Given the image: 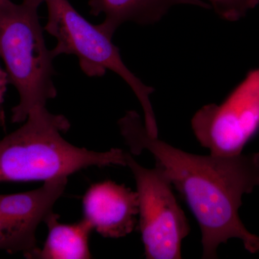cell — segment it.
<instances>
[{"mask_svg":"<svg viewBox=\"0 0 259 259\" xmlns=\"http://www.w3.org/2000/svg\"><path fill=\"white\" fill-rule=\"evenodd\" d=\"M118 126L131 153L149 151L185 199L200 228L202 258H218V247L232 238L241 240L250 253H259V236L246 229L238 214L243 195L259 187V153L186 152L149 134L134 110L126 112Z\"/></svg>","mask_w":259,"mask_h":259,"instance_id":"cell-1","label":"cell"},{"mask_svg":"<svg viewBox=\"0 0 259 259\" xmlns=\"http://www.w3.org/2000/svg\"><path fill=\"white\" fill-rule=\"evenodd\" d=\"M71 124L47 107L29 113L24 124L0 141V182H36L69 177L90 166H126L120 148L97 152L70 144L62 137Z\"/></svg>","mask_w":259,"mask_h":259,"instance_id":"cell-2","label":"cell"},{"mask_svg":"<svg viewBox=\"0 0 259 259\" xmlns=\"http://www.w3.org/2000/svg\"><path fill=\"white\" fill-rule=\"evenodd\" d=\"M44 0H23L15 4L0 0V57L9 83L16 89L20 101L12 109V121L25 122L32 110L47 107L55 98V59L49 49L40 25L38 10Z\"/></svg>","mask_w":259,"mask_h":259,"instance_id":"cell-3","label":"cell"},{"mask_svg":"<svg viewBox=\"0 0 259 259\" xmlns=\"http://www.w3.org/2000/svg\"><path fill=\"white\" fill-rule=\"evenodd\" d=\"M44 3L49 13L44 30L57 40L52 49L54 56H76L81 71L89 77H102L107 71L118 75L141 103L148 132L157 136V122L150 99L154 88L145 84L127 67L112 37L83 18L69 0H44Z\"/></svg>","mask_w":259,"mask_h":259,"instance_id":"cell-4","label":"cell"},{"mask_svg":"<svg viewBox=\"0 0 259 259\" xmlns=\"http://www.w3.org/2000/svg\"><path fill=\"white\" fill-rule=\"evenodd\" d=\"M139 199V228L148 259L182 258V243L190 233L185 213L161 166L147 168L126 153Z\"/></svg>","mask_w":259,"mask_h":259,"instance_id":"cell-5","label":"cell"},{"mask_svg":"<svg viewBox=\"0 0 259 259\" xmlns=\"http://www.w3.org/2000/svg\"><path fill=\"white\" fill-rule=\"evenodd\" d=\"M191 127L210 154H241L259 132V67L250 71L221 103L197 110Z\"/></svg>","mask_w":259,"mask_h":259,"instance_id":"cell-6","label":"cell"},{"mask_svg":"<svg viewBox=\"0 0 259 259\" xmlns=\"http://www.w3.org/2000/svg\"><path fill=\"white\" fill-rule=\"evenodd\" d=\"M83 219L102 236L120 238L131 234L139 215L137 192L112 181L94 184L83 197Z\"/></svg>","mask_w":259,"mask_h":259,"instance_id":"cell-7","label":"cell"},{"mask_svg":"<svg viewBox=\"0 0 259 259\" xmlns=\"http://www.w3.org/2000/svg\"><path fill=\"white\" fill-rule=\"evenodd\" d=\"M67 182V177H61L44 182L40 188L30 192L0 194V212L20 229L35 235L39 225L53 212Z\"/></svg>","mask_w":259,"mask_h":259,"instance_id":"cell-8","label":"cell"},{"mask_svg":"<svg viewBox=\"0 0 259 259\" xmlns=\"http://www.w3.org/2000/svg\"><path fill=\"white\" fill-rule=\"evenodd\" d=\"M176 5L175 0H90L88 3L90 14L105 15V20L98 25L111 37L125 23H156Z\"/></svg>","mask_w":259,"mask_h":259,"instance_id":"cell-9","label":"cell"},{"mask_svg":"<svg viewBox=\"0 0 259 259\" xmlns=\"http://www.w3.org/2000/svg\"><path fill=\"white\" fill-rule=\"evenodd\" d=\"M54 212L47 218L49 233L42 248H36L28 258L88 259L91 258L90 236L93 228L84 219L79 222L65 224L59 221Z\"/></svg>","mask_w":259,"mask_h":259,"instance_id":"cell-10","label":"cell"},{"mask_svg":"<svg viewBox=\"0 0 259 259\" xmlns=\"http://www.w3.org/2000/svg\"><path fill=\"white\" fill-rule=\"evenodd\" d=\"M36 248L35 236L20 229L0 212V250L10 253L21 252L28 258Z\"/></svg>","mask_w":259,"mask_h":259,"instance_id":"cell-11","label":"cell"},{"mask_svg":"<svg viewBox=\"0 0 259 259\" xmlns=\"http://www.w3.org/2000/svg\"><path fill=\"white\" fill-rule=\"evenodd\" d=\"M178 5L188 4L212 8L218 15L228 21H238L259 4V0H175Z\"/></svg>","mask_w":259,"mask_h":259,"instance_id":"cell-12","label":"cell"},{"mask_svg":"<svg viewBox=\"0 0 259 259\" xmlns=\"http://www.w3.org/2000/svg\"><path fill=\"white\" fill-rule=\"evenodd\" d=\"M9 83L8 74L6 71L0 66V125H4L5 122V112L3 105L5 100V95L7 91V86Z\"/></svg>","mask_w":259,"mask_h":259,"instance_id":"cell-13","label":"cell"}]
</instances>
